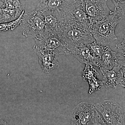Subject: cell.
<instances>
[{
  "instance_id": "obj_1",
  "label": "cell",
  "mask_w": 125,
  "mask_h": 125,
  "mask_svg": "<svg viewBox=\"0 0 125 125\" xmlns=\"http://www.w3.org/2000/svg\"><path fill=\"white\" fill-rule=\"evenodd\" d=\"M123 19L114 10L102 20L90 25L89 31L95 42L103 46H106L116 40L117 37L115 33V29Z\"/></svg>"
},
{
  "instance_id": "obj_2",
  "label": "cell",
  "mask_w": 125,
  "mask_h": 125,
  "mask_svg": "<svg viewBox=\"0 0 125 125\" xmlns=\"http://www.w3.org/2000/svg\"><path fill=\"white\" fill-rule=\"evenodd\" d=\"M70 125H106L104 119L96 109L95 105L83 102L72 111Z\"/></svg>"
},
{
  "instance_id": "obj_3",
  "label": "cell",
  "mask_w": 125,
  "mask_h": 125,
  "mask_svg": "<svg viewBox=\"0 0 125 125\" xmlns=\"http://www.w3.org/2000/svg\"><path fill=\"white\" fill-rule=\"evenodd\" d=\"M58 34L66 44L69 53L74 47L95 41L89 30L73 24L65 23Z\"/></svg>"
},
{
  "instance_id": "obj_4",
  "label": "cell",
  "mask_w": 125,
  "mask_h": 125,
  "mask_svg": "<svg viewBox=\"0 0 125 125\" xmlns=\"http://www.w3.org/2000/svg\"><path fill=\"white\" fill-rule=\"evenodd\" d=\"M23 34L34 39L41 37L46 31L44 18L42 13L36 9L35 10L24 15L22 20Z\"/></svg>"
},
{
  "instance_id": "obj_5",
  "label": "cell",
  "mask_w": 125,
  "mask_h": 125,
  "mask_svg": "<svg viewBox=\"0 0 125 125\" xmlns=\"http://www.w3.org/2000/svg\"><path fill=\"white\" fill-rule=\"evenodd\" d=\"M106 125H125V114L122 107L113 100H106L95 105Z\"/></svg>"
},
{
  "instance_id": "obj_6",
  "label": "cell",
  "mask_w": 125,
  "mask_h": 125,
  "mask_svg": "<svg viewBox=\"0 0 125 125\" xmlns=\"http://www.w3.org/2000/svg\"><path fill=\"white\" fill-rule=\"evenodd\" d=\"M35 40L34 48L53 52L57 55L69 53L66 44L58 33L46 31L41 37Z\"/></svg>"
},
{
  "instance_id": "obj_7",
  "label": "cell",
  "mask_w": 125,
  "mask_h": 125,
  "mask_svg": "<svg viewBox=\"0 0 125 125\" xmlns=\"http://www.w3.org/2000/svg\"><path fill=\"white\" fill-rule=\"evenodd\" d=\"M108 0H81L90 25L100 21L112 13L108 6Z\"/></svg>"
},
{
  "instance_id": "obj_8",
  "label": "cell",
  "mask_w": 125,
  "mask_h": 125,
  "mask_svg": "<svg viewBox=\"0 0 125 125\" xmlns=\"http://www.w3.org/2000/svg\"><path fill=\"white\" fill-rule=\"evenodd\" d=\"M65 22L78 25L89 30L90 22L81 0H75L64 11Z\"/></svg>"
},
{
  "instance_id": "obj_9",
  "label": "cell",
  "mask_w": 125,
  "mask_h": 125,
  "mask_svg": "<svg viewBox=\"0 0 125 125\" xmlns=\"http://www.w3.org/2000/svg\"><path fill=\"white\" fill-rule=\"evenodd\" d=\"M125 52L113 51L108 46L99 57L97 67L103 73L118 65L125 66Z\"/></svg>"
},
{
  "instance_id": "obj_10",
  "label": "cell",
  "mask_w": 125,
  "mask_h": 125,
  "mask_svg": "<svg viewBox=\"0 0 125 125\" xmlns=\"http://www.w3.org/2000/svg\"><path fill=\"white\" fill-rule=\"evenodd\" d=\"M125 66L118 65L102 73L104 85L106 87L116 88L118 86L125 87Z\"/></svg>"
},
{
  "instance_id": "obj_11",
  "label": "cell",
  "mask_w": 125,
  "mask_h": 125,
  "mask_svg": "<svg viewBox=\"0 0 125 125\" xmlns=\"http://www.w3.org/2000/svg\"><path fill=\"white\" fill-rule=\"evenodd\" d=\"M42 12L44 18L46 31L52 33H60L65 24L63 13L62 11H57Z\"/></svg>"
},
{
  "instance_id": "obj_12",
  "label": "cell",
  "mask_w": 125,
  "mask_h": 125,
  "mask_svg": "<svg viewBox=\"0 0 125 125\" xmlns=\"http://www.w3.org/2000/svg\"><path fill=\"white\" fill-rule=\"evenodd\" d=\"M33 48L38 56L39 63L43 71L47 73L60 67V63L57 60V55L53 52H45Z\"/></svg>"
},
{
  "instance_id": "obj_13",
  "label": "cell",
  "mask_w": 125,
  "mask_h": 125,
  "mask_svg": "<svg viewBox=\"0 0 125 125\" xmlns=\"http://www.w3.org/2000/svg\"><path fill=\"white\" fill-rule=\"evenodd\" d=\"M88 44H83L74 47L70 50L69 53L82 63L97 66L99 58L94 56L91 53Z\"/></svg>"
},
{
  "instance_id": "obj_14",
  "label": "cell",
  "mask_w": 125,
  "mask_h": 125,
  "mask_svg": "<svg viewBox=\"0 0 125 125\" xmlns=\"http://www.w3.org/2000/svg\"><path fill=\"white\" fill-rule=\"evenodd\" d=\"M75 0H41L36 9L40 11H64Z\"/></svg>"
},
{
  "instance_id": "obj_15",
  "label": "cell",
  "mask_w": 125,
  "mask_h": 125,
  "mask_svg": "<svg viewBox=\"0 0 125 125\" xmlns=\"http://www.w3.org/2000/svg\"><path fill=\"white\" fill-rule=\"evenodd\" d=\"M23 11L20 9L0 8V23L15 20L19 17Z\"/></svg>"
},
{
  "instance_id": "obj_16",
  "label": "cell",
  "mask_w": 125,
  "mask_h": 125,
  "mask_svg": "<svg viewBox=\"0 0 125 125\" xmlns=\"http://www.w3.org/2000/svg\"><path fill=\"white\" fill-rule=\"evenodd\" d=\"M24 14V10H23L19 17L15 20L0 23V32L13 31L19 25L22 24V20Z\"/></svg>"
},
{
  "instance_id": "obj_17",
  "label": "cell",
  "mask_w": 125,
  "mask_h": 125,
  "mask_svg": "<svg viewBox=\"0 0 125 125\" xmlns=\"http://www.w3.org/2000/svg\"><path fill=\"white\" fill-rule=\"evenodd\" d=\"M98 74L94 66L86 64L83 72V78L84 80L89 81L97 78V76Z\"/></svg>"
},
{
  "instance_id": "obj_18",
  "label": "cell",
  "mask_w": 125,
  "mask_h": 125,
  "mask_svg": "<svg viewBox=\"0 0 125 125\" xmlns=\"http://www.w3.org/2000/svg\"><path fill=\"white\" fill-rule=\"evenodd\" d=\"M108 46H103L95 41L88 44L90 52L94 56L98 58H99Z\"/></svg>"
},
{
  "instance_id": "obj_19",
  "label": "cell",
  "mask_w": 125,
  "mask_h": 125,
  "mask_svg": "<svg viewBox=\"0 0 125 125\" xmlns=\"http://www.w3.org/2000/svg\"><path fill=\"white\" fill-rule=\"evenodd\" d=\"M24 0H5L2 7L12 9H20L24 10Z\"/></svg>"
},
{
  "instance_id": "obj_20",
  "label": "cell",
  "mask_w": 125,
  "mask_h": 125,
  "mask_svg": "<svg viewBox=\"0 0 125 125\" xmlns=\"http://www.w3.org/2000/svg\"><path fill=\"white\" fill-rule=\"evenodd\" d=\"M115 5V11L124 19L125 18V0H112Z\"/></svg>"
},
{
  "instance_id": "obj_21",
  "label": "cell",
  "mask_w": 125,
  "mask_h": 125,
  "mask_svg": "<svg viewBox=\"0 0 125 125\" xmlns=\"http://www.w3.org/2000/svg\"><path fill=\"white\" fill-rule=\"evenodd\" d=\"M4 2L1 1V0H0V8H1L4 5Z\"/></svg>"
},
{
  "instance_id": "obj_22",
  "label": "cell",
  "mask_w": 125,
  "mask_h": 125,
  "mask_svg": "<svg viewBox=\"0 0 125 125\" xmlns=\"http://www.w3.org/2000/svg\"></svg>"
}]
</instances>
